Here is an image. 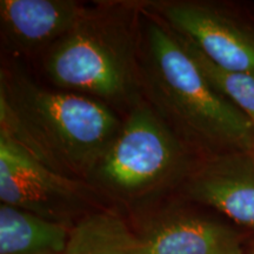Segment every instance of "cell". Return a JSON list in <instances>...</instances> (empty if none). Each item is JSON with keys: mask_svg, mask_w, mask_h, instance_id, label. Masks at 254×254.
Listing matches in <instances>:
<instances>
[{"mask_svg": "<svg viewBox=\"0 0 254 254\" xmlns=\"http://www.w3.org/2000/svg\"><path fill=\"white\" fill-rule=\"evenodd\" d=\"M139 79L148 105L186 146L211 155L254 153V124L211 86L183 40L159 18L142 24Z\"/></svg>", "mask_w": 254, "mask_h": 254, "instance_id": "cell-1", "label": "cell"}, {"mask_svg": "<svg viewBox=\"0 0 254 254\" xmlns=\"http://www.w3.org/2000/svg\"><path fill=\"white\" fill-rule=\"evenodd\" d=\"M122 124L103 101L0 72V132L53 172L86 182Z\"/></svg>", "mask_w": 254, "mask_h": 254, "instance_id": "cell-2", "label": "cell"}, {"mask_svg": "<svg viewBox=\"0 0 254 254\" xmlns=\"http://www.w3.org/2000/svg\"><path fill=\"white\" fill-rule=\"evenodd\" d=\"M51 81L60 88L111 103H126L140 90L139 40L128 15L88 9L51 46L45 60Z\"/></svg>", "mask_w": 254, "mask_h": 254, "instance_id": "cell-3", "label": "cell"}, {"mask_svg": "<svg viewBox=\"0 0 254 254\" xmlns=\"http://www.w3.org/2000/svg\"><path fill=\"white\" fill-rule=\"evenodd\" d=\"M187 164L186 145L148 103L139 101L86 183L116 199L136 201L186 173Z\"/></svg>", "mask_w": 254, "mask_h": 254, "instance_id": "cell-4", "label": "cell"}, {"mask_svg": "<svg viewBox=\"0 0 254 254\" xmlns=\"http://www.w3.org/2000/svg\"><path fill=\"white\" fill-rule=\"evenodd\" d=\"M90 184L44 166L0 132V201L72 227L90 212Z\"/></svg>", "mask_w": 254, "mask_h": 254, "instance_id": "cell-5", "label": "cell"}, {"mask_svg": "<svg viewBox=\"0 0 254 254\" xmlns=\"http://www.w3.org/2000/svg\"><path fill=\"white\" fill-rule=\"evenodd\" d=\"M158 18L219 67L254 74V30L224 9L196 1L157 5Z\"/></svg>", "mask_w": 254, "mask_h": 254, "instance_id": "cell-6", "label": "cell"}, {"mask_svg": "<svg viewBox=\"0 0 254 254\" xmlns=\"http://www.w3.org/2000/svg\"><path fill=\"white\" fill-rule=\"evenodd\" d=\"M186 193L254 231V153L209 155L187 178Z\"/></svg>", "mask_w": 254, "mask_h": 254, "instance_id": "cell-7", "label": "cell"}, {"mask_svg": "<svg viewBox=\"0 0 254 254\" xmlns=\"http://www.w3.org/2000/svg\"><path fill=\"white\" fill-rule=\"evenodd\" d=\"M72 0H1L2 45L13 53H31L52 46L88 12Z\"/></svg>", "mask_w": 254, "mask_h": 254, "instance_id": "cell-8", "label": "cell"}, {"mask_svg": "<svg viewBox=\"0 0 254 254\" xmlns=\"http://www.w3.org/2000/svg\"><path fill=\"white\" fill-rule=\"evenodd\" d=\"M133 254H244L233 228L207 218L172 214L138 237Z\"/></svg>", "mask_w": 254, "mask_h": 254, "instance_id": "cell-9", "label": "cell"}, {"mask_svg": "<svg viewBox=\"0 0 254 254\" xmlns=\"http://www.w3.org/2000/svg\"><path fill=\"white\" fill-rule=\"evenodd\" d=\"M71 227L0 204V254H64Z\"/></svg>", "mask_w": 254, "mask_h": 254, "instance_id": "cell-10", "label": "cell"}, {"mask_svg": "<svg viewBox=\"0 0 254 254\" xmlns=\"http://www.w3.org/2000/svg\"><path fill=\"white\" fill-rule=\"evenodd\" d=\"M138 237L118 215L91 212L71 227L64 254H133Z\"/></svg>", "mask_w": 254, "mask_h": 254, "instance_id": "cell-11", "label": "cell"}, {"mask_svg": "<svg viewBox=\"0 0 254 254\" xmlns=\"http://www.w3.org/2000/svg\"><path fill=\"white\" fill-rule=\"evenodd\" d=\"M183 43L211 86L254 124V74L219 67L195 47L184 40Z\"/></svg>", "mask_w": 254, "mask_h": 254, "instance_id": "cell-12", "label": "cell"}, {"mask_svg": "<svg viewBox=\"0 0 254 254\" xmlns=\"http://www.w3.org/2000/svg\"><path fill=\"white\" fill-rule=\"evenodd\" d=\"M251 254H254V251H253V252H252V253H251Z\"/></svg>", "mask_w": 254, "mask_h": 254, "instance_id": "cell-13", "label": "cell"}]
</instances>
